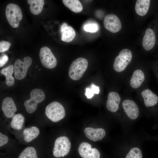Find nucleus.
<instances>
[{"mask_svg":"<svg viewBox=\"0 0 158 158\" xmlns=\"http://www.w3.org/2000/svg\"><path fill=\"white\" fill-rule=\"evenodd\" d=\"M126 158H142V152L138 148H133L128 153Z\"/></svg>","mask_w":158,"mask_h":158,"instance_id":"nucleus-26","label":"nucleus"},{"mask_svg":"<svg viewBox=\"0 0 158 158\" xmlns=\"http://www.w3.org/2000/svg\"><path fill=\"white\" fill-rule=\"evenodd\" d=\"M84 29L87 32H95L98 30V27L96 24L90 23L85 25L84 27Z\"/></svg>","mask_w":158,"mask_h":158,"instance_id":"nucleus-28","label":"nucleus"},{"mask_svg":"<svg viewBox=\"0 0 158 158\" xmlns=\"http://www.w3.org/2000/svg\"><path fill=\"white\" fill-rule=\"evenodd\" d=\"M120 101L121 98L117 93L114 92H109L106 103L107 109L112 112H116L118 109Z\"/></svg>","mask_w":158,"mask_h":158,"instance_id":"nucleus-14","label":"nucleus"},{"mask_svg":"<svg viewBox=\"0 0 158 158\" xmlns=\"http://www.w3.org/2000/svg\"><path fill=\"white\" fill-rule=\"evenodd\" d=\"M24 121L25 118L22 114H16L12 117L10 126L13 129L19 130L22 128Z\"/></svg>","mask_w":158,"mask_h":158,"instance_id":"nucleus-24","label":"nucleus"},{"mask_svg":"<svg viewBox=\"0 0 158 158\" xmlns=\"http://www.w3.org/2000/svg\"><path fill=\"white\" fill-rule=\"evenodd\" d=\"M18 158H38L35 149L31 147L25 149L20 154Z\"/></svg>","mask_w":158,"mask_h":158,"instance_id":"nucleus-25","label":"nucleus"},{"mask_svg":"<svg viewBox=\"0 0 158 158\" xmlns=\"http://www.w3.org/2000/svg\"><path fill=\"white\" fill-rule=\"evenodd\" d=\"M11 45L10 43L5 41L0 42V52H3L7 51Z\"/></svg>","mask_w":158,"mask_h":158,"instance_id":"nucleus-29","label":"nucleus"},{"mask_svg":"<svg viewBox=\"0 0 158 158\" xmlns=\"http://www.w3.org/2000/svg\"><path fill=\"white\" fill-rule=\"evenodd\" d=\"M40 69H39V71H40Z\"/></svg>","mask_w":158,"mask_h":158,"instance_id":"nucleus-32","label":"nucleus"},{"mask_svg":"<svg viewBox=\"0 0 158 158\" xmlns=\"http://www.w3.org/2000/svg\"><path fill=\"white\" fill-rule=\"evenodd\" d=\"M28 4L30 5V9L34 15H37L42 12L44 4V0H28Z\"/></svg>","mask_w":158,"mask_h":158,"instance_id":"nucleus-21","label":"nucleus"},{"mask_svg":"<svg viewBox=\"0 0 158 158\" xmlns=\"http://www.w3.org/2000/svg\"><path fill=\"white\" fill-rule=\"evenodd\" d=\"M14 70V66L12 65L3 68L1 71V73L4 75L6 78V83L7 86H11L14 83V78L12 75Z\"/></svg>","mask_w":158,"mask_h":158,"instance_id":"nucleus-22","label":"nucleus"},{"mask_svg":"<svg viewBox=\"0 0 158 158\" xmlns=\"http://www.w3.org/2000/svg\"><path fill=\"white\" fill-rule=\"evenodd\" d=\"M122 107L126 115L130 119L135 120L138 118L139 111L134 102L128 99L125 100L122 103Z\"/></svg>","mask_w":158,"mask_h":158,"instance_id":"nucleus-11","label":"nucleus"},{"mask_svg":"<svg viewBox=\"0 0 158 158\" xmlns=\"http://www.w3.org/2000/svg\"><path fill=\"white\" fill-rule=\"evenodd\" d=\"M1 108L4 115L8 118L13 117L17 110L14 101L10 97H6L3 99Z\"/></svg>","mask_w":158,"mask_h":158,"instance_id":"nucleus-13","label":"nucleus"},{"mask_svg":"<svg viewBox=\"0 0 158 158\" xmlns=\"http://www.w3.org/2000/svg\"><path fill=\"white\" fill-rule=\"evenodd\" d=\"M39 57L42 64L45 67L51 69L56 66V59L49 47L46 46L42 47L40 50Z\"/></svg>","mask_w":158,"mask_h":158,"instance_id":"nucleus-8","label":"nucleus"},{"mask_svg":"<svg viewBox=\"0 0 158 158\" xmlns=\"http://www.w3.org/2000/svg\"><path fill=\"white\" fill-rule=\"evenodd\" d=\"M88 62L85 59L80 57L74 61L71 65L68 74L72 80H77L83 76L87 68Z\"/></svg>","mask_w":158,"mask_h":158,"instance_id":"nucleus-1","label":"nucleus"},{"mask_svg":"<svg viewBox=\"0 0 158 158\" xmlns=\"http://www.w3.org/2000/svg\"><path fill=\"white\" fill-rule=\"evenodd\" d=\"M62 2L66 6L74 13H80L83 9V6L79 0H63Z\"/></svg>","mask_w":158,"mask_h":158,"instance_id":"nucleus-23","label":"nucleus"},{"mask_svg":"<svg viewBox=\"0 0 158 158\" xmlns=\"http://www.w3.org/2000/svg\"><path fill=\"white\" fill-rule=\"evenodd\" d=\"M8 141V137L6 135L0 133V147L6 144Z\"/></svg>","mask_w":158,"mask_h":158,"instance_id":"nucleus-30","label":"nucleus"},{"mask_svg":"<svg viewBox=\"0 0 158 158\" xmlns=\"http://www.w3.org/2000/svg\"><path fill=\"white\" fill-rule=\"evenodd\" d=\"M60 31L61 35V39L63 42H70L75 36V32L74 29L66 23H63L61 25Z\"/></svg>","mask_w":158,"mask_h":158,"instance_id":"nucleus-16","label":"nucleus"},{"mask_svg":"<svg viewBox=\"0 0 158 158\" xmlns=\"http://www.w3.org/2000/svg\"><path fill=\"white\" fill-rule=\"evenodd\" d=\"M5 14L10 25L13 28H18L23 18L21 8L16 4L10 3L6 7Z\"/></svg>","mask_w":158,"mask_h":158,"instance_id":"nucleus-2","label":"nucleus"},{"mask_svg":"<svg viewBox=\"0 0 158 158\" xmlns=\"http://www.w3.org/2000/svg\"><path fill=\"white\" fill-rule=\"evenodd\" d=\"M145 79L143 72L140 69H136L133 72L130 79V85L133 88H138L143 82Z\"/></svg>","mask_w":158,"mask_h":158,"instance_id":"nucleus-18","label":"nucleus"},{"mask_svg":"<svg viewBox=\"0 0 158 158\" xmlns=\"http://www.w3.org/2000/svg\"><path fill=\"white\" fill-rule=\"evenodd\" d=\"M103 24L107 30L112 33L119 32L122 27L121 23L118 18L112 13L108 14L105 17Z\"/></svg>","mask_w":158,"mask_h":158,"instance_id":"nucleus-9","label":"nucleus"},{"mask_svg":"<svg viewBox=\"0 0 158 158\" xmlns=\"http://www.w3.org/2000/svg\"><path fill=\"white\" fill-rule=\"evenodd\" d=\"M132 53L129 49H125L121 50L115 58L113 64L114 70L118 72L123 71L130 62Z\"/></svg>","mask_w":158,"mask_h":158,"instance_id":"nucleus-6","label":"nucleus"},{"mask_svg":"<svg viewBox=\"0 0 158 158\" xmlns=\"http://www.w3.org/2000/svg\"><path fill=\"white\" fill-rule=\"evenodd\" d=\"M155 41L156 36L154 32L151 28H147L145 31L142 41L143 47L146 50H150L154 47Z\"/></svg>","mask_w":158,"mask_h":158,"instance_id":"nucleus-15","label":"nucleus"},{"mask_svg":"<svg viewBox=\"0 0 158 158\" xmlns=\"http://www.w3.org/2000/svg\"><path fill=\"white\" fill-rule=\"evenodd\" d=\"M84 132L87 138L94 142L102 140L106 135L105 130L102 128L87 127L85 128Z\"/></svg>","mask_w":158,"mask_h":158,"instance_id":"nucleus-12","label":"nucleus"},{"mask_svg":"<svg viewBox=\"0 0 158 158\" xmlns=\"http://www.w3.org/2000/svg\"><path fill=\"white\" fill-rule=\"evenodd\" d=\"M32 63V59L29 56H25L23 61L19 59H17L14 64V75L18 80L23 79L26 76L28 68Z\"/></svg>","mask_w":158,"mask_h":158,"instance_id":"nucleus-7","label":"nucleus"},{"mask_svg":"<svg viewBox=\"0 0 158 158\" xmlns=\"http://www.w3.org/2000/svg\"><path fill=\"white\" fill-rule=\"evenodd\" d=\"M150 0H137L136 1L135 10L138 15L143 16L147 13L150 6Z\"/></svg>","mask_w":158,"mask_h":158,"instance_id":"nucleus-19","label":"nucleus"},{"mask_svg":"<svg viewBox=\"0 0 158 158\" xmlns=\"http://www.w3.org/2000/svg\"><path fill=\"white\" fill-rule=\"evenodd\" d=\"M79 154L83 158H99L100 153L97 149L92 148L91 145L86 142H83L78 148Z\"/></svg>","mask_w":158,"mask_h":158,"instance_id":"nucleus-10","label":"nucleus"},{"mask_svg":"<svg viewBox=\"0 0 158 158\" xmlns=\"http://www.w3.org/2000/svg\"><path fill=\"white\" fill-rule=\"evenodd\" d=\"M45 97V94L41 90L38 88L33 90L30 93V98L24 103L27 112L30 114L35 112L38 104L43 101Z\"/></svg>","mask_w":158,"mask_h":158,"instance_id":"nucleus-4","label":"nucleus"},{"mask_svg":"<svg viewBox=\"0 0 158 158\" xmlns=\"http://www.w3.org/2000/svg\"><path fill=\"white\" fill-rule=\"evenodd\" d=\"M39 133V130L36 127L32 126L26 128L23 132L24 140L27 142H30L36 138Z\"/></svg>","mask_w":158,"mask_h":158,"instance_id":"nucleus-20","label":"nucleus"},{"mask_svg":"<svg viewBox=\"0 0 158 158\" xmlns=\"http://www.w3.org/2000/svg\"><path fill=\"white\" fill-rule=\"evenodd\" d=\"M71 144L68 138L63 136L57 138L55 140L53 154L56 157H64L69 153Z\"/></svg>","mask_w":158,"mask_h":158,"instance_id":"nucleus-5","label":"nucleus"},{"mask_svg":"<svg viewBox=\"0 0 158 158\" xmlns=\"http://www.w3.org/2000/svg\"><path fill=\"white\" fill-rule=\"evenodd\" d=\"M99 92V87L92 84L91 88H87L86 89L85 95L88 99H90L92 98L95 94H98Z\"/></svg>","mask_w":158,"mask_h":158,"instance_id":"nucleus-27","label":"nucleus"},{"mask_svg":"<svg viewBox=\"0 0 158 158\" xmlns=\"http://www.w3.org/2000/svg\"><path fill=\"white\" fill-rule=\"evenodd\" d=\"M45 113L50 120L54 122L59 121L65 115L64 108L57 102H53L47 105L45 109Z\"/></svg>","mask_w":158,"mask_h":158,"instance_id":"nucleus-3","label":"nucleus"},{"mask_svg":"<svg viewBox=\"0 0 158 158\" xmlns=\"http://www.w3.org/2000/svg\"><path fill=\"white\" fill-rule=\"evenodd\" d=\"M141 95L144 99V103L146 107H152L157 104L158 97L150 90L146 89L142 92Z\"/></svg>","mask_w":158,"mask_h":158,"instance_id":"nucleus-17","label":"nucleus"},{"mask_svg":"<svg viewBox=\"0 0 158 158\" xmlns=\"http://www.w3.org/2000/svg\"><path fill=\"white\" fill-rule=\"evenodd\" d=\"M8 58L7 55L4 54L2 55L0 58V67H2L4 66L8 61Z\"/></svg>","mask_w":158,"mask_h":158,"instance_id":"nucleus-31","label":"nucleus"}]
</instances>
